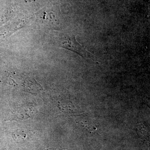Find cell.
<instances>
[{"label": "cell", "instance_id": "obj_1", "mask_svg": "<svg viewBox=\"0 0 150 150\" xmlns=\"http://www.w3.org/2000/svg\"><path fill=\"white\" fill-rule=\"evenodd\" d=\"M59 47L68 49L76 53L84 58L92 57V54L87 51L85 48L78 43L74 35H66L62 38L59 43Z\"/></svg>", "mask_w": 150, "mask_h": 150}, {"label": "cell", "instance_id": "obj_2", "mask_svg": "<svg viewBox=\"0 0 150 150\" xmlns=\"http://www.w3.org/2000/svg\"><path fill=\"white\" fill-rule=\"evenodd\" d=\"M23 132L21 131L20 132L17 131L16 132L13 134V137L16 140L18 141H21L23 139H24L26 137V135L25 134H23Z\"/></svg>", "mask_w": 150, "mask_h": 150}]
</instances>
